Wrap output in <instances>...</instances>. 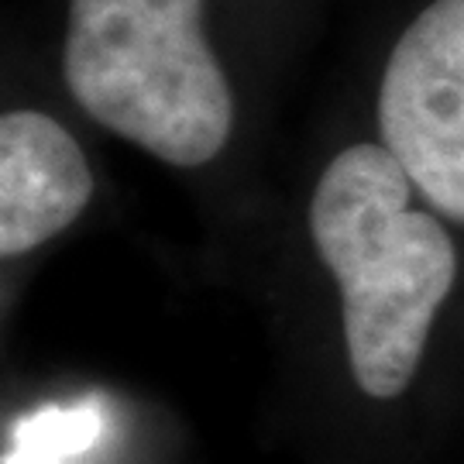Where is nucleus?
I'll use <instances>...</instances> for the list:
<instances>
[{"instance_id": "obj_3", "label": "nucleus", "mask_w": 464, "mask_h": 464, "mask_svg": "<svg viewBox=\"0 0 464 464\" xmlns=\"http://www.w3.org/2000/svg\"><path fill=\"white\" fill-rule=\"evenodd\" d=\"M382 145L440 214L464 224V0H433L389 52Z\"/></svg>"}, {"instance_id": "obj_4", "label": "nucleus", "mask_w": 464, "mask_h": 464, "mask_svg": "<svg viewBox=\"0 0 464 464\" xmlns=\"http://www.w3.org/2000/svg\"><path fill=\"white\" fill-rule=\"evenodd\" d=\"M97 179L76 138L42 111L0 117V255L21 258L76 224Z\"/></svg>"}, {"instance_id": "obj_2", "label": "nucleus", "mask_w": 464, "mask_h": 464, "mask_svg": "<svg viewBox=\"0 0 464 464\" xmlns=\"http://www.w3.org/2000/svg\"><path fill=\"white\" fill-rule=\"evenodd\" d=\"M63 76L97 124L166 166H207L231 138V86L203 34V0H72Z\"/></svg>"}, {"instance_id": "obj_1", "label": "nucleus", "mask_w": 464, "mask_h": 464, "mask_svg": "<svg viewBox=\"0 0 464 464\" xmlns=\"http://www.w3.org/2000/svg\"><path fill=\"white\" fill-rule=\"evenodd\" d=\"M314 248L341 289L358 389L399 399L458 279V251L433 214L413 210V179L385 145L337 151L310 199Z\"/></svg>"}]
</instances>
